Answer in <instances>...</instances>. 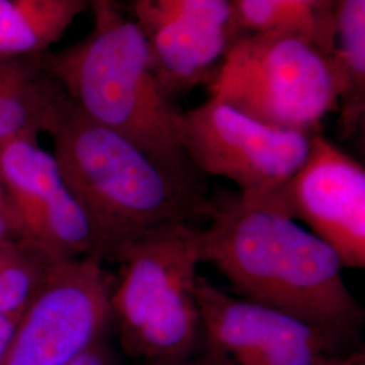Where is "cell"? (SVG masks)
Masks as SVG:
<instances>
[{"mask_svg":"<svg viewBox=\"0 0 365 365\" xmlns=\"http://www.w3.org/2000/svg\"><path fill=\"white\" fill-rule=\"evenodd\" d=\"M131 10L172 101L210 84L226 53L244 36L230 0H131Z\"/></svg>","mask_w":365,"mask_h":365,"instance_id":"cell-8","label":"cell"},{"mask_svg":"<svg viewBox=\"0 0 365 365\" xmlns=\"http://www.w3.org/2000/svg\"><path fill=\"white\" fill-rule=\"evenodd\" d=\"M18 240H24L21 226L7 199L0 203V245Z\"/></svg>","mask_w":365,"mask_h":365,"instance_id":"cell-16","label":"cell"},{"mask_svg":"<svg viewBox=\"0 0 365 365\" xmlns=\"http://www.w3.org/2000/svg\"><path fill=\"white\" fill-rule=\"evenodd\" d=\"M45 54L0 57V141L18 134H48L69 102Z\"/></svg>","mask_w":365,"mask_h":365,"instance_id":"cell-11","label":"cell"},{"mask_svg":"<svg viewBox=\"0 0 365 365\" xmlns=\"http://www.w3.org/2000/svg\"><path fill=\"white\" fill-rule=\"evenodd\" d=\"M19 315L18 317H4V315H0V360L4 354V351L7 348V344H9V339L13 334L14 327L18 321Z\"/></svg>","mask_w":365,"mask_h":365,"instance_id":"cell-17","label":"cell"},{"mask_svg":"<svg viewBox=\"0 0 365 365\" xmlns=\"http://www.w3.org/2000/svg\"><path fill=\"white\" fill-rule=\"evenodd\" d=\"M333 249L344 268L365 267V170L321 133L299 170L271 203Z\"/></svg>","mask_w":365,"mask_h":365,"instance_id":"cell-9","label":"cell"},{"mask_svg":"<svg viewBox=\"0 0 365 365\" xmlns=\"http://www.w3.org/2000/svg\"><path fill=\"white\" fill-rule=\"evenodd\" d=\"M91 0H0V57L51 52Z\"/></svg>","mask_w":365,"mask_h":365,"instance_id":"cell-13","label":"cell"},{"mask_svg":"<svg viewBox=\"0 0 365 365\" xmlns=\"http://www.w3.org/2000/svg\"><path fill=\"white\" fill-rule=\"evenodd\" d=\"M115 277L92 259L53 261L21 313L0 365H66L111 325Z\"/></svg>","mask_w":365,"mask_h":365,"instance_id":"cell-6","label":"cell"},{"mask_svg":"<svg viewBox=\"0 0 365 365\" xmlns=\"http://www.w3.org/2000/svg\"><path fill=\"white\" fill-rule=\"evenodd\" d=\"M199 226L175 225L146 235L119 261L111 294V324L131 354L150 309L188 265L200 264Z\"/></svg>","mask_w":365,"mask_h":365,"instance_id":"cell-10","label":"cell"},{"mask_svg":"<svg viewBox=\"0 0 365 365\" xmlns=\"http://www.w3.org/2000/svg\"><path fill=\"white\" fill-rule=\"evenodd\" d=\"M93 27L73 45L45 54L78 110L137 146L173 180L205 191L185 155L180 114L161 87L143 33L115 0H91Z\"/></svg>","mask_w":365,"mask_h":365,"instance_id":"cell-2","label":"cell"},{"mask_svg":"<svg viewBox=\"0 0 365 365\" xmlns=\"http://www.w3.org/2000/svg\"><path fill=\"white\" fill-rule=\"evenodd\" d=\"M180 137L202 176L227 179L242 197L274 203L306 160L312 135L265 125L209 96L180 114Z\"/></svg>","mask_w":365,"mask_h":365,"instance_id":"cell-5","label":"cell"},{"mask_svg":"<svg viewBox=\"0 0 365 365\" xmlns=\"http://www.w3.org/2000/svg\"><path fill=\"white\" fill-rule=\"evenodd\" d=\"M6 200H7V195H6V191H4L3 182L0 180V203H1V202H6Z\"/></svg>","mask_w":365,"mask_h":365,"instance_id":"cell-19","label":"cell"},{"mask_svg":"<svg viewBox=\"0 0 365 365\" xmlns=\"http://www.w3.org/2000/svg\"><path fill=\"white\" fill-rule=\"evenodd\" d=\"M19 241H24V240H18V241H13V242H7V244L0 245V267L11 257V255H13L14 250L16 248Z\"/></svg>","mask_w":365,"mask_h":365,"instance_id":"cell-18","label":"cell"},{"mask_svg":"<svg viewBox=\"0 0 365 365\" xmlns=\"http://www.w3.org/2000/svg\"><path fill=\"white\" fill-rule=\"evenodd\" d=\"M53 156L91 227L101 262L164 227L209 220L211 199L173 180L137 146L81 113L71 99L48 133Z\"/></svg>","mask_w":365,"mask_h":365,"instance_id":"cell-3","label":"cell"},{"mask_svg":"<svg viewBox=\"0 0 365 365\" xmlns=\"http://www.w3.org/2000/svg\"><path fill=\"white\" fill-rule=\"evenodd\" d=\"M242 34L287 30L315 41L331 54L334 0H230Z\"/></svg>","mask_w":365,"mask_h":365,"instance_id":"cell-14","label":"cell"},{"mask_svg":"<svg viewBox=\"0 0 365 365\" xmlns=\"http://www.w3.org/2000/svg\"><path fill=\"white\" fill-rule=\"evenodd\" d=\"M105 337L98 339L66 365H120L115 353L106 342Z\"/></svg>","mask_w":365,"mask_h":365,"instance_id":"cell-15","label":"cell"},{"mask_svg":"<svg viewBox=\"0 0 365 365\" xmlns=\"http://www.w3.org/2000/svg\"><path fill=\"white\" fill-rule=\"evenodd\" d=\"M209 95L265 125L313 135L339 108L331 56L303 34H245L226 53Z\"/></svg>","mask_w":365,"mask_h":365,"instance_id":"cell-4","label":"cell"},{"mask_svg":"<svg viewBox=\"0 0 365 365\" xmlns=\"http://www.w3.org/2000/svg\"><path fill=\"white\" fill-rule=\"evenodd\" d=\"M199 227L202 262H209L238 297L310 325L337 349L352 341L364 309L344 279L337 253L271 203L238 192L211 199Z\"/></svg>","mask_w":365,"mask_h":365,"instance_id":"cell-1","label":"cell"},{"mask_svg":"<svg viewBox=\"0 0 365 365\" xmlns=\"http://www.w3.org/2000/svg\"><path fill=\"white\" fill-rule=\"evenodd\" d=\"M331 64L339 87V128L351 138L365 114V0H334Z\"/></svg>","mask_w":365,"mask_h":365,"instance_id":"cell-12","label":"cell"},{"mask_svg":"<svg viewBox=\"0 0 365 365\" xmlns=\"http://www.w3.org/2000/svg\"><path fill=\"white\" fill-rule=\"evenodd\" d=\"M0 180L24 241L53 261L96 259L88 220L38 135L0 141Z\"/></svg>","mask_w":365,"mask_h":365,"instance_id":"cell-7","label":"cell"}]
</instances>
